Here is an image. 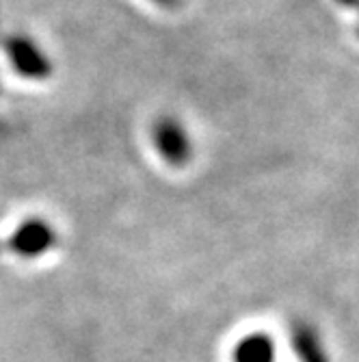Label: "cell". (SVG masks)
<instances>
[{
	"mask_svg": "<svg viewBox=\"0 0 359 362\" xmlns=\"http://www.w3.org/2000/svg\"><path fill=\"white\" fill-rule=\"evenodd\" d=\"M54 245L56 230L42 217H28L26 221H22L5 243V247L20 258H39Z\"/></svg>",
	"mask_w": 359,
	"mask_h": 362,
	"instance_id": "cell-1",
	"label": "cell"
},
{
	"mask_svg": "<svg viewBox=\"0 0 359 362\" xmlns=\"http://www.w3.org/2000/svg\"><path fill=\"white\" fill-rule=\"evenodd\" d=\"M152 139L158 154L165 158L169 165L180 168L190 158V141L184 133L180 122L171 117H162L152 128Z\"/></svg>",
	"mask_w": 359,
	"mask_h": 362,
	"instance_id": "cell-2",
	"label": "cell"
},
{
	"mask_svg": "<svg viewBox=\"0 0 359 362\" xmlns=\"http://www.w3.org/2000/svg\"><path fill=\"white\" fill-rule=\"evenodd\" d=\"M7 54L13 68L28 78H44L50 74V63L39 48L26 37H13L7 42Z\"/></svg>",
	"mask_w": 359,
	"mask_h": 362,
	"instance_id": "cell-3",
	"label": "cell"
},
{
	"mask_svg": "<svg viewBox=\"0 0 359 362\" xmlns=\"http://www.w3.org/2000/svg\"><path fill=\"white\" fill-rule=\"evenodd\" d=\"M290 347L299 362H331L329 354L322 345L320 332L310 321H295L290 325Z\"/></svg>",
	"mask_w": 359,
	"mask_h": 362,
	"instance_id": "cell-4",
	"label": "cell"
},
{
	"mask_svg": "<svg viewBox=\"0 0 359 362\" xmlns=\"http://www.w3.org/2000/svg\"><path fill=\"white\" fill-rule=\"evenodd\" d=\"M232 358L234 362H275L277 347L267 332H251L236 343Z\"/></svg>",
	"mask_w": 359,
	"mask_h": 362,
	"instance_id": "cell-5",
	"label": "cell"
},
{
	"mask_svg": "<svg viewBox=\"0 0 359 362\" xmlns=\"http://www.w3.org/2000/svg\"><path fill=\"white\" fill-rule=\"evenodd\" d=\"M338 5H342L344 9H351V11H355V16H357V37H359V0H336Z\"/></svg>",
	"mask_w": 359,
	"mask_h": 362,
	"instance_id": "cell-6",
	"label": "cell"
},
{
	"mask_svg": "<svg viewBox=\"0 0 359 362\" xmlns=\"http://www.w3.org/2000/svg\"><path fill=\"white\" fill-rule=\"evenodd\" d=\"M158 3H162V5H174L176 0H158Z\"/></svg>",
	"mask_w": 359,
	"mask_h": 362,
	"instance_id": "cell-7",
	"label": "cell"
}]
</instances>
